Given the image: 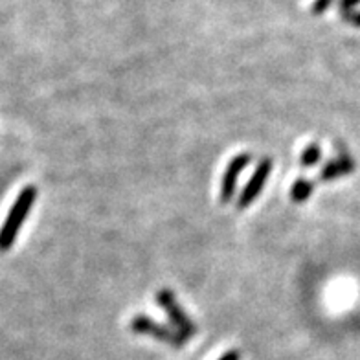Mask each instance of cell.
Here are the masks:
<instances>
[{
    "mask_svg": "<svg viewBox=\"0 0 360 360\" xmlns=\"http://www.w3.org/2000/svg\"><path fill=\"white\" fill-rule=\"evenodd\" d=\"M37 200V188L35 186H26L22 189L19 197L15 199L13 206H11L10 214L6 217L4 225L0 228V252H8L13 243H15L19 231H21L24 220H26L28 214Z\"/></svg>",
    "mask_w": 360,
    "mask_h": 360,
    "instance_id": "cell-1",
    "label": "cell"
},
{
    "mask_svg": "<svg viewBox=\"0 0 360 360\" xmlns=\"http://www.w3.org/2000/svg\"><path fill=\"white\" fill-rule=\"evenodd\" d=\"M156 301H158V305L162 307V311L166 312L167 316H169L171 323L177 328V331L182 334V337L191 339V337L197 334L199 329H197V325L189 320L188 314L182 311V307L178 305V301L177 298H175V294H173V290L160 289L158 292H156Z\"/></svg>",
    "mask_w": 360,
    "mask_h": 360,
    "instance_id": "cell-2",
    "label": "cell"
},
{
    "mask_svg": "<svg viewBox=\"0 0 360 360\" xmlns=\"http://www.w3.org/2000/svg\"><path fill=\"white\" fill-rule=\"evenodd\" d=\"M131 329L135 333L147 334V337H153V339L160 340V342H166L169 345H175V348H180V345L186 344V337L178 333V331H173L167 325H162L153 318L145 316V314H138L131 320Z\"/></svg>",
    "mask_w": 360,
    "mask_h": 360,
    "instance_id": "cell-3",
    "label": "cell"
},
{
    "mask_svg": "<svg viewBox=\"0 0 360 360\" xmlns=\"http://www.w3.org/2000/svg\"><path fill=\"white\" fill-rule=\"evenodd\" d=\"M270 171H272V160L270 158H263L259 160V164L254 169L252 178L248 180L245 189L239 193V199H237V208L239 210H247L248 206L254 205V200L258 199L261 191H263V186L269 178Z\"/></svg>",
    "mask_w": 360,
    "mask_h": 360,
    "instance_id": "cell-4",
    "label": "cell"
},
{
    "mask_svg": "<svg viewBox=\"0 0 360 360\" xmlns=\"http://www.w3.org/2000/svg\"><path fill=\"white\" fill-rule=\"evenodd\" d=\"M250 164V155L248 153H243V155L234 156L228 164V167L225 169V175H222V180H220V202L226 205L234 199L237 188V180H239V175L245 171V167Z\"/></svg>",
    "mask_w": 360,
    "mask_h": 360,
    "instance_id": "cell-5",
    "label": "cell"
},
{
    "mask_svg": "<svg viewBox=\"0 0 360 360\" xmlns=\"http://www.w3.org/2000/svg\"><path fill=\"white\" fill-rule=\"evenodd\" d=\"M355 171V162L351 158L345 151H342L337 158H333L331 162H328L325 166L322 167L320 171V180L323 182H331V180H337V178H342L345 175Z\"/></svg>",
    "mask_w": 360,
    "mask_h": 360,
    "instance_id": "cell-6",
    "label": "cell"
},
{
    "mask_svg": "<svg viewBox=\"0 0 360 360\" xmlns=\"http://www.w3.org/2000/svg\"><path fill=\"white\" fill-rule=\"evenodd\" d=\"M314 191V184L311 180H307V178H298L294 184H292V188H290V200L292 202H305L309 197L312 195Z\"/></svg>",
    "mask_w": 360,
    "mask_h": 360,
    "instance_id": "cell-7",
    "label": "cell"
},
{
    "mask_svg": "<svg viewBox=\"0 0 360 360\" xmlns=\"http://www.w3.org/2000/svg\"><path fill=\"white\" fill-rule=\"evenodd\" d=\"M320 158H322V149H320V145L316 144V142H312V144H309L303 149V153H301L300 156V164L303 167H312L316 166L318 162H320Z\"/></svg>",
    "mask_w": 360,
    "mask_h": 360,
    "instance_id": "cell-8",
    "label": "cell"
},
{
    "mask_svg": "<svg viewBox=\"0 0 360 360\" xmlns=\"http://www.w3.org/2000/svg\"><path fill=\"white\" fill-rule=\"evenodd\" d=\"M342 17H344L345 21L350 22V24H353V26L360 28V11L345 10V11H342Z\"/></svg>",
    "mask_w": 360,
    "mask_h": 360,
    "instance_id": "cell-9",
    "label": "cell"
},
{
    "mask_svg": "<svg viewBox=\"0 0 360 360\" xmlns=\"http://www.w3.org/2000/svg\"><path fill=\"white\" fill-rule=\"evenodd\" d=\"M331 4H333V0H316V2L312 4V13H314V15H322L323 11L328 10Z\"/></svg>",
    "mask_w": 360,
    "mask_h": 360,
    "instance_id": "cell-10",
    "label": "cell"
},
{
    "mask_svg": "<svg viewBox=\"0 0 360 360\" xmlns=\"http://www.w3.org/2000/svg\"><path fill=\"white\" fill-rule=\"evenodd\" d=\"M357 4H360V0H340V11L353 10Z\"/></svg>",
    "mask_w": 360,
    "mask_h": 360,
    "instance_id": "cell-11",
    "label": "cell"
},
{
    "mask_svg": "<svg viewBox=\"0 0 360 360\" xmlns=\"http://www.w3.org/2000/svg\"><path fill=\"white\" fill-rule=\"evenodd\" d=\"M219 360H241V353L237 350H230V351H226L225 355L220 357Z\"/></svg>",
    "mask_w": 360,
    "mask_h": 360,
    "instance_id": "cell-12",
    "label": "cell"
}]
</instances>
